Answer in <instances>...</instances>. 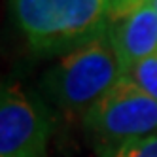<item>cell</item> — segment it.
<instances>
[{"instance_id": "6", "label": "cell", "mask_w": 157, "mask_h": 157, "mask_svg": "<svg viewBox=\"0 0 157 157\" xmlns=\"http://www.w3.org/2000/svg\"><path fill=\"white\" fill-rule=\"evenodd\" d=\"M132 83H136L144 93H148L151 98L157 100V53L151 57L136 63L132 68L123 74Z\"/></svg>"}, {"instance_id": "8", "label": "cell", "mask_w": 157, "mask_h": 157, "mask_svg": "<svg viewBox=\"0 0 157 157\" xmlns=\"http://www.w3.org/2000/svg\"><path fill=\"white\" fill-rule=\"evenodd\" d=\"M151 4H153V8H155V12H157V0H151Z\"/></svg>"}, {"instance_id": "7", "label": "cell", "mask_w": 157, "mask_h": 157, "mask_svg": "<svg viewBox=\"0 0 157 157\" xmlns=\"http://www.w3.org/2000/svg\"><path fill=\"white\" fill-rule=\"evenodd\" d=\"M97 157H157V136L131 140L116 150L98 151Z\"/></svg>"}, {"instance_id": "4", "label": "cell", "mask_w": 157, "mask_h": 157, "mask_svg": "<svg viewBox=\"0 0 157 157\" xmlns=\"http://www.w3.org/2000/svg\"><path fill=\"white\" fill-rule=\"evenodd\" d=\"M51 121L46 108L17 85L0 97V157H46Z\"/></svg>"}, {"instance_id": "3", "label": "cell", "mask_w": 157, "mask_h": 157, "mask_svg": "<svg viewBox=\"0 0 157 157\" xmlns=\"http://www.w3.org/2000/svg\"><path fill=\"white\" fill-rule=\"evenodd\" d=\"M97 153L131 140L157 136V100L121 76L119 82L82 116Z\"/></svg>"}, {"instance_id": "9", "label": "cell", "mask_w": 157, "mask_h": 157, "mask_svg": "<svg viewBox=\"0 0 157 157\" xmlns=\"http://www.w3.org/2000/svg\"><path fill=\"white\" fill-rule=\"evenodd\" d=\"M114 2H119V0H110V4H114Z\"/></svg>"}, {"instance_id": "5", "label": "cell", "mask_w": 157, "mask_h": 157, "mask_svg": "<svg viewBox=\"0 0 157 157\" xmlns=\"http://www.w3.org/2000/svg\"><path fill=\"white\" fill-rule=\"evenodd\" d=\"M106 36L121 72L157 53V12L151 0H119L110 4Z\"/></svg>"}, {"instance_id": "2", "label": "cell", "mask_w": 157, "mask_h": 157, "mask_svg": "<svg viewBox=\"0 0 157 157\" xmlns=\"http://www.w3.org/2000/svg\"><path fill=\"white\" fill-rule=\"evenodd\" d=\"M123 76L117 55L104 34L55 63L42 78L48 98L64 114L83 116Z\"/></svg>"}, {"instance_id": "1", "label": "cell", "mask_w": 157, "mask_h": 157, "mask_svg": "<svg viewBox=\"0 0 157 157\" xmlns=\"http://www.w3.org/2000/svg\"><path fill=\"white\" fill-rule=\"evenodd\" d=\"M32 51L66 55L106 32L110 0H12Z\"/></svg>"}]
</instances>
